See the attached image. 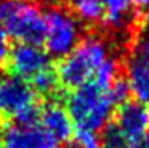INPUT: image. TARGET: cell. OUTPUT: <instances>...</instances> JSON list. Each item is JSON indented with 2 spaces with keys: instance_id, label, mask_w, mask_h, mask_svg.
<instances>
[{
  "instance_id": "7c38bea8",
  "label": "cell",
  "mask_w": 149,
  "mask_h": 148,
  "mask_svg": "<svg viewBox=\"0 0 149 148\" xmlns=\"http://www.w3.org/2000/svg\"><path fill=\"white\" fill-rule=\"evenodd\" d=\"M67 8L83 26L97 27L103 21L100 0H67Z\"/></svg>"
},
{
  "instance_id": "5bb4252c",
  "label": "cell",
  "mask_w": 149,
  "mask_h": 148,
  "mask_svg": "<svg viewBox=\"0 0 149 148\" xmlns=\"http://www.w3.org/2000/svg\"><path fill=\"white\" fill-rule=\"evenodd\" d=\"M73 145L74 148H100V132L87 128H76L73 132Z\"/></svg>"
},
{
  "instance_id": "277c9868",
  "label": "cell",
  "mask_w": 149,
  "mask_h": 148,
  "mask_svg": "<svg viewBox=\"0 0 149 148\" xmlns=\"http://www.w3.org/2000/svg\"><path fill=\"white\" fill-rule=\"evenodd\" d=\"M46 34L45 49L52 58H63L78 45L83 38L81 22L74 18L67 6L51 5L45 11Z\"/></svg>"
},
{
  "instance_id": "e0dca14e",
  "label": "cell",
  "mask_w": 149,
  "mask_h": 148,
  "mask_svg": "<svg viewBox=\"0 0 149 148\" xmlns=\"http://www.w3.org/2000/svg\"><path fill=\"white\" fill-rule=\"evenodd\" d=\"M132 148H149V134H146V135H144L140 142L133 143Z\"/></svg>"
},
{
  "instance_id": "ac0fdd59",
  "label": "cell",
  "mask_w": 149,
  "mask_h": 148,
  "mask_svg": "<svg viewBox=\"0 0 149 148\" xmlns=\"http://www.w3.org/2000/svg\"><path fill=\"white\" fill-rule=\"evenodd\" d=\"M135 3H136V5H149V0H135Z\"/></svg>"
},
{
  "instance_id": "30bf717a",
  "label": "cell",
  "mask_w": 149,
  "mask_h": 148,
  "mask_svg": "<svg viewBox=\"0 0 149 148\" xmlns=\"http://www.w3.org/2000/svg\"><path fill=\"white\" fill-rule=\"evenodd\" d=\"M38 123L57 140L59 143L72 142L74 132V123L70 116L65 105L57 100H49L43 107H40Z\"/></svg>"
},
{
  "instance_id": "2e32d148",
  "label": "cell",
  "mask_w": 149,
  "mask_h": 148,
  "mask_svg": "<svg viewBox=\"0 0 149 148\" xmlns=\"http://www.w3.org/2000/svg\"><path fill=\"white\" fill-rule=\"evenodd\" d=\"M141 34L149 35V5H148V11L144 13L143 19H141Z\"/></svg>"
},
{
  "instance_id": "ba28073f",
  "label": "cell",
  "mask_w": 149,
  "mask_h": 148,
  "mask_svg": "<svg viewBox=\"0 0 149 148\" xmlns=\"http://www.w3.org/2000/svg\"><path fill=\"white\" fill-rule=\"evenodd\" d=\"M2 142L8 148H62L40 123H24L11 121L3 128Z\"/></svg>"
},
{
  "instance_id": "52a82bcc",
  "label": "cell",
  "mask_w": 149,
  "mask_h": 148,
  "mask_svg": "<svg viewBox=\"0 0 149 148\" xmlns=\"http://www.w3.org/2000/svg\"><path fill=\"white\" fill-rule=\"evenodd\" d=\"M49 65H52L51 56L46 49L41 48V45L17 43L10 49L5 69L11 76L29 83L35 75H38Z\"/></svg>"
},
{
  "instance_id": "9c48e42d",
  "label": "cell",
  "mask_w": 149,
  "mask_h": 148,
  "mask_svg": "<svg viewBox=\"0 0 149 148\" xmlns=\"http://www.w3.org/2000/svg\"><path fill=\"white\" fill-rule=\"evenodd\" d=\"M113 124L129 142L136 143L149 134V107L136 100L120 104L114 112Z\"/></svg>"
},
{
  "instance_id": "5b68a950",
  "label": "cell",
  "mask_w": 149,
  "mask_h": 148,
  "mask_svg": "<svg viewBox=\"0 0 149 148\" xmlns=\"http://www.w3.org/2000/svg\"><path fill=\"white\" fill-rule=\"evenodd\" d=\"M0 112L15 123H38V94L27 81L16 76L0 78Z\"/></svg>"
},
{
  "instance_id": "3957f363",
  "label": "cell",
  "mask_w": 149,
  "mask_h": 148,
  "mask_svg": "<svg viewBox=\"0 0 149 148\" xmlns=\"http://www.w3.org/2000/svg\"><path fill=\"white\" fill-rule=\"evenodd\" d=\"M0 26L17 43L41 45L45 40V11L32 0H0Z\"/></svg>"
},
{
  "instance_id": "4fadbf2b",
  "label": "cell",
  "mask_w": 149,
  "mask_h": 148,
  "mask_svg": "<svg viewBox=\"0 0 149 148\" xmlns=\"http://www.w3.org/2000/svg\"><path fill=\"white\" fill-rule=\"evenodd\" d=\"M100 137H102L100 148H132L133 147V143L129 142L113 123L105 126L103 134H100Z\"/></svg>"
},
{
  "instance_id": "d6986e66",
  "label": "cell",
  "mask_w": 149,
  "mask_h": 148,
  "mask_svg": "<svg viewBox=\"0 0 149 148\" xmlns=\"http://www.w3.org/2000/svg\"><path fill=\"white\" fill-rule=\"evenodd\" d=\"M0 148H8V147H6V145H5V143H3V142H0Z\"/></svg>"
},
{
  "instance_id": "9a60e30c",
  "label": "cell",
  "mask_w": 149,
  "mask_h": 148,
  "mask_svg": "<svg viewBox=\"0 0 149 148\" xmlns=\"http://www.w3.org/2000/svg\"><path fill=\"white\" fill-rule=\"evenodd\" d=\"M8 35L3 30V27L0 26V69H5L6 64V59H8L10 54V40H8Z\"/></svg>"
},
{
  "instance_id": "ffe728a7",
  "label": "cell",
  "mask_w": 149,
  "mask_h": 148,
  "mask_svg": "<svg viewBox=\"0 0 149 148\" xmlns=\"http://www.w3.org/2000/svg\"><path fill=\"white\" fill-rule=\"evenodd\" d=\"M2 116H3V115H2V112H0V121H2Z\"/></svg>"
},
{
  "instance_id": "7a4b0ae2",
  "label": "cell",
  "mask_w": 149,
  "mask_h": 148,
  "mask_svg": "<svg viewBox=\"0 0 149 148\" xmlns=\"http://www.w3.org/2000/svg\"><path fill=\"white\" fill-rule=\"evenodd\" d=\"M118 107L119 104L113 96L111 88H102L94 81L70 91L65 99V108L74 126L98 132L111 123Z\"/></svg>"
},
{
  "instance_id": "8992f818",
  "label": "cell",
  "mask_w": 149,
  "mask_h": 148,
  "mask_svg": "<svg viewBox=\"0 0 149 148\" xmlns=\"http://www.w3.org/2000/svg\"><path fill=\"white\" fill-rule=\"evenodd\" d=\"M124 78L135 100L149 107V35L138 34L124 62Z\"/></svg>"
},
{
  "instance_id": "8fae6325",
  "label": "cell",
  "mask_w": 149,
  "mask_h": 148,
  "mask_svg": "<svg viewBox=\"0 0 149 148\" xmlns=\"http://www.w3.org/2000/svg\"><path fill=\"white\" fill-rule=\"evenodd\" d=\"M103 8L102 24L114 32H129L135 24V0H100Z\"/></svg>"
},
{
  "instance_id": "6da1fadb",
  "label": "cell",
  "mask_w": 149,
  "mask_h": 148,
  "mask_svg": "<svg viewBox=\"0 0 149 148\" xmlns=\"http://www.w3.org/2000/svg\"><path fill=\"white\" fill-rule=\"evenodd\" d=\"M111 56L109 41L102 35L91 34L83 37L68 54L60 58L56 67L60 89L73 91L91 83Z\"/></svg>"
}]
</instances>
